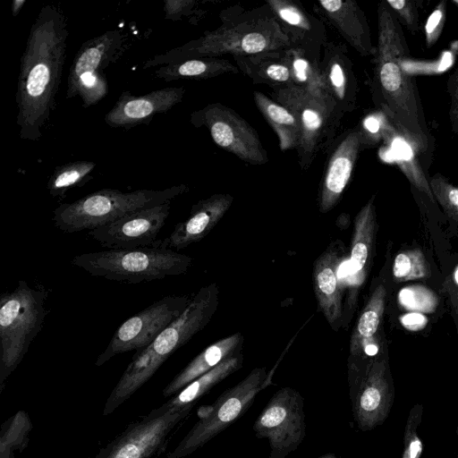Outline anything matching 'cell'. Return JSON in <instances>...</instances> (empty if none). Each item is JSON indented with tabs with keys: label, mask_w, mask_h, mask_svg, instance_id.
<instances>
[{
	"label": "cell",
	"mask_w": 458,
	"mask_h": 458,
	"mask_svg": "<svg viewBox=\"0 0 458 458\" xmlns=\"http://www.w3.org/2000/svg\"><path fill=\"white\" fill-rule=\"evenodd\" d=\"M68 35L62 8L52 4L41 7L20 62L16 123L23 140H38L49 123L65 63Z\"/></svg>",
	"instance_id": "obj_1"
},
{
	"label": "cell",
	"mask_w": 458,
	"mask_h": 458,
	"mask_svg": "<svg viewBox=\"0 0 458 458\" xmlns=\"http://www.w3.org/2000/svg\"><path fill=\"white\" fill-rule=\"evenodd\" d=\"M220 18V27L181 47L148 58L142 68L163 66L191 58L250 55L293 46L290 36L267 4L249 11L241 7L230 8L224 10Z\"/></svg>",
	"instance_id": "obj_2"
},
{
	"label": "cell",
	"mask_w": 458,
	"mask_h": 458,
	"mask_svg": "<svg viewBox=\"0 0 458 458\" xmlns=\"http://www.w3.org/2000/svg\"><path fill=\"white\" fill-rule=\"evenodd\" d=\"M378 38L376 47V83L380 105L394 124L428 147V135L415 85L404 69L409 49L400 23L386 1L377 8Z\"/></svg>",
	"instance_id": "obj_3"
},
{
	"label": "cell",
	"mask_w": 458,
	"mask_h": 458,
	"mask_svg": "<svg viewBox=\"0 0 458 458\" xmlns=\"http://www.w3.org/2000/svg\"><path fill=\"white\" fill-rule=\"evenodd\" d=\"M218 293L216 284L200 288L180 317L148 347L135 352L106 399L103 415H109L128 400L150 379L169 356L209 323L218 307Z\"/></svg>",
	"instance_id": "obj_4"
},
{
	"label": "cell",
	"mask_w": 458,
	"mask_h": 458,
	"mask_svg": "<svg viewBox=\"0 0 458 458\" xmlns=\"http://www.w3.org/2000/svg\"><path fill=\"white\" fill-rule=\"evenodd\" d=\"M187 191L189 187L185 184L129 192L102 189L73 202L59 205L53 211L52 220L55 226L64 233L89 231L132 212L171 202Z\"/></svg>",
	"instance_id": "obj_5"
},
{
	"label": "cell",
	"mask_w": 458,
	"mask_h": 458,
	"mask_svg": "<svg viewBox=\"0 0 458 458\" xmlns=\"http://www.w3.org/2000/svg\"><path fill=\"white\" fill-rule=\"evenodd\" d=\"M158 241L151 247L82 253L74 256L71 263L93 276L127 284L184 274L192 259L159 245Z\"/></svg>",
	"instance_id": "obj_6"
},
{
	"label": "cell",
	"mask_w": 458,
	"mask_h": 458,
	"mask_svg": "<svg viewBox=\"0 0 458 458\" xmlns=\"http://www.w3.org/2000/svg\"><path fill=\"white\" fill-rule=\"evenodd\" d=\"M47 291L20 280L0 298V387L15 370L43 327Z\"/></svg>",
	"instance_id": "obj_7"
},
{
	"label": "cell",
	"mask_w": 458,
	"mask_h": 458,
	"mask_svg": "<svg viewBox=\"0 0 458 458\" xmlns=\"http://www.w3.org/2000/svg\"><path fill=\"white\" fill-rule=\"evenodd\" d=\"M270 88L272 99L291 110L299 120L301 136L296 151L298 163L306 171L317 154L332 144L344 115L325 90L294 85Z\"/></svg>",
	"instance_id": "obj_8"
},
{
	"label": "cell",
	"mask_w": 458,
	"mask_h": 458,
	"mask_svg": "<svg viewBox=\"0 0 458 458\" xmlns=\"http://www.w3.org/2000/svg\"><path fill=\"white\" fill-rule=\"evenodd\" d=\"M266 368L253 369L242 380L224 391L165 458H183L206 445L241 418L259 393L270 385Z\"/></svg>",
	"instance_id": "obj_9"
},
{
	"label": "cell",
	"mask_w": 458,
	"mask_h": 458,
	"mask_svg": "<svg viewBox=\"0 0 458 458\" xmlns=\"http://www.w3.org/2000/svg\"><path fill=\"white\" fill-rule=\"evenodd\" d=\"M127 35L110 30L85 41L77 51L69 70L66 98L79 97L84 107L102 100L108 93L105 70L123 55Z\"/></svg>",
	"instance_id": "obj_10"
},
{
	"label": "cell",
	"mask_w": 458,
	"mask_h": 458,
	"mask_svg": "<svg viewBox=\"0 0 458 458\" xmlns=\"http://www.w3.org/2000/svg\"><path fill=\"white\" fill-rule=\"evenodd\" d=\"M349 396L353 419L369 431L387 419L394 401V386L386 360L349 359Z\"/></svg>",
	"instance_id": "obj_11"
},
{
	"label": "cell",
	"mask_w": 458,
	"mask_h": 458,
	"mask_svg": "<svg viewBox=\"0 0 458 458\" xmlns=\"http://www.w3.org/2000/svg\"><path fill=\"white\" fill-rule=\"evenodd\" d=\"M257 438L268 441V458H285L306 437L304 399L296 389L284 386L273 394L253 424Z\"/></svg>",
	"instance_id": "obj_12"
},
{
	"label": "cell",
	"mask_w": 458,
	"mask_h": 458,
	"mask_svg": "<svg viewBox=\"0 0 458 458\" xmlns=\"http://www.w3.org/2000/svg\"><path fill=\"white\" fill-rule=\"evenodd\" d=\"M190 301L186 295H166L129 318L116 329L95 365L102 366L117 354L148 347L182 315Z\"/></svg>",
	"instance_id": "obj_13"
},
{
	"label": "cell",
	"mask_w": 458,
	"mask_h": 458,
	"mask_svg": "<svg viewBox=\"0 0 458 458\" xmlns=\"http://www.w3.org/2000/svg\"><path fill=\"white\" fill-rule=\"evenodd\" d=\"M190 122L196 128L205 126L218 147L241 160L251 165L268 161L256 130L229 106L208 104L191 113Z\"/></svg>",
	"instance_id": "obj_14"
},
{
	"label": "cell",
	"mask_w": 458,
	"mask_h": 458,
	"mask_svg": "<svg viewBox=\"0 0 458 458\" xmlns=\"http://www.w3.org/2000/svg\"><path fill=\"white\" fill-rule=\"evenodd\" d=\"M190 411L164 403L131 423L95 458H149Z\"/></svg>",
	"instance_id": "obj_15"
},
{
	"label": "cell",
	"mask_w": 458,
	"mask_h": 458,
	"mask_svg": "<svg viewBox=\"0 0 458 458\" xmlns=\"http://www.w3.org/2000/svg\"><path fill=\"white\" fill-rule=\"evenodd\" d=\"M171 202L140 209L89 231V235L110 250L155 246L165 225Z\"/></svg>",
	"instance_id": "obj_16"
},
{
	"label": "cell",
	"mask_w": 458,
	"mask_h": 458,
	"mask_svg": "<svg viewBox=\"0 0 458 458\" xmlns=\"http://www.w3.org/2000/svg\"><path fill=\"white\" fill-rule=\"evenodd\" d=\"M367 142L362 127L356 126L338 140L327 161L318 194V208L327 213L340 200L352 177L359 152Z\"/></svg>",
	"instance_id": "obj_17"
},
{
	"label": "cell",
	"mask_w": 458,
	"mask_h": 458,
	"mask_svg": "<svg viewBox=\"0 0 458 458\" xmlns=\"http://www.w3.org/2000/svg\"><path fill=\"white\" fill-rule=\"evenodd\" d=\"M184 93L183 87L164 88L142 96L123 91L105 115V122L112 128L149 123L155 115L165 113L182 102Z\"/></svg>",
	"instance_id": "obj_18"
},
{
	"label": "cell",
	"mask_w": 458,
	"mask_h": 458,
	"mask_svg": "<svg viewBox=\"0 0 458 458\" xmlns=\"http://www.w3.org/2000/svg\"><path fill=\"white\" fill-rule=\"evenodd\" d=\"M323 50L320 70L325 89L344 115L356 106L358 85L353 64L344 43L327 41Z\"/></svg>",
	"instance_id": "obj_19"
},
{
	"label": "cell",
	"mask_w": 458,
	"mask_h": 458,
	"mask_svg": "<svg viewBox=\"0 0 458 458\" xmlns=\"http://www.w3.org/2000/svg\"><path fill=\"white\" fill-rule=\"evenodd\" d=\"M228 193H216L194 204L186 220L175 225L168 237L159 240L167 249L182 250L199 242L217 225L233 204Z\"/></svg>",
	"instance_id": "obj_20"
},
{
	"label": "cell",
	"mask_w": 458,
	"mask_h": 458,
	"mask_svg": "<svg viewBox=\"0 0 458 458\" xmlns=\"http://www.w3.org/2000/svg\"><path fill=\"white\" fill-rule=\"evenodd\" d=\"M343 247L329 246L316 260L313 268V286L319 310L332 328L341 327L343 318L342 289L340 284Z\"/></svg>",
	"instance_id": "obj_21"
},
{
	"label": "cell",
	"mask_w": 458,
	"mask_h": 458,
	"mask_svg": "<svg viewBox=\"0 0 458 458\" xmlns=\"http://www.w3.org/2000/svg\"><path fill=\"white\" fill-rule=\"evenodd\" d=\"M266 4L278 18L291 38L293 46L321 58L327 40L324 23L291 0H267Z\"/></svg>",
	"instance_id": "obj_22"
},
{
	"label": "cell",
	"mask_w": 458,
	"mask_h": 458,
	"mask_svg": "<svg viewBox=\"0 0 458 458\" xmlns=\"http://www.w3.org/2000/svg\"><path fill=\"white\" fill-rule=\"evenodd\" d=\"M319 9L345 41L360 55H375L365 13L353 0H320Z\"/></svg>",
	"instance_id": "obj_23"
},
{
	"label": "cell",
	"mask_w": 458,
	"mask_h": 458,
	"mask_svg": "<svg viewBox=\"0 0 458 458\" xmlns=\"http://www.w3.org/2000/svg\"><path fill=\"white\" fill-rule=\"evenodd\" d=\"M243 337L235 333L220 339L191 360L164 388L163 395L174 396L191 382L210 371L224 360L240 353Z\"/></svg>",
	"instance_id": "obj_24"
},
{
	"label": "cell",
	"mask_w": 458,
	"mask_h": 458,
	"mask_svg": "<svg viewBox=\"0 0 458 458\" xmlns=\"http://www.w3.org/2000/svg\"><path fill=\"white\" fill-rule=\"evenodd\" d=\"M376 228L374 197L359 211L354 220L350 251V282L360 284L372 251Z\"/></svg>",
	"instance_id": "obj_25"
},
{
	"label": "cell",
	"mask_w": 458,
	"mask_h": 458,
	"mask_svg": "<svg viewBox=\"0 0 458 458\" xmlns=\"http://www.w3.org/2000/svg\"><path fill=\"white\" fill-rule=\"evenodd\" d=\"M284 49L233 56V60L239 71L244 72L255 83H263L269 87L293 85L292 72L285 60Z\"/></svg>",
	"instance_id": "obj_26"
},
{
	"label": "cell",
	"mask_w": 458,
	"mask_h": 458,
	"mask_svg": "<svg viewBox=\"0 0 458 458\" xmlns=\"http://www.w3.org/2000/svg\"><path fill=\"white\" fill-rule=\"evenodd\" d=\"M254 102L270 124L282 151L297 149L301 141V125L296 115L287 107L259 91L253 92Z\"/></svg>",
	"instance_id": "obj_27"
},
{
	"label": "cell",
	"mask_w": 458,
	"mask_h": 458,
	"mask_svg": "<svg viewBox=\"0 0 458 458\" xmlns=\"http://www.w3.org/2000/svg\"><path fill=\"white\" fill-rule=\"evenodd\" d=\"M239 69L224 58H191L160 66L154 77L166 82L176 80H205L225 73H237Z\"/></svg>",
	"instance_id": "obj_28"
},
{
	"label": "cell",
	"mask_w": 458,
	"mask_h": 458,
	"mask_svg": "<svg viewBox=\"0 0 458 458\" xmlns=\"http://www.w3.org/2000/svg\"><path fill=\"white\" fill-rule=\"evenodd\" d=\"M242 353L235 354L224 360L216 368L196 378L165 403L176 410H191L199 398L215 386L240 369L242 366Z\"/></svg>",
	"instance_id": "obj_29"
},
{
	"label": "cell",
	"mask_w": 458,
	"mask_h": 458,
	"mask_svg": "<svg viewBox=\"0 0 458 458\" xmlns=\"http://www.w3.org/2000/svg\"><path fill=\"white\" fill-rule=\"evenodd\" d=\"M386 290L378 284L373 291L353 329L350 344L351 359H360L364 348L377 333L386 305Z\"/></svg>",
	"instance_id": "obj_30"
},
{
	"label": "cell",
	"mask_w": 458,
	"mask_h": 458,
	"mask_svg": "<svg viewBox=\"0 0 458 458\" xmlns=\"http://www.w3.org/2000/svg\"><path fill=\"white\" fill-rule=\"evenodd\" d=\"M393 143L396 162L403 173L417 190L435 202L428 181L416 159V148L421 149L423 146L397 127L396 131H394Z\"/></svg>",
	"instance_id": "obj_31"
},
{
	"label": "cell",
	"mask_w": 458,
	"mask_h": 458,
	"mask_svg": "<svg viewBox=\"0 0 458 458\" xmlns=\"http://www.w3.org/2000/svg\"><path fill=\"white\" fill-rule=\"evenodd\" d=\"M284 55L291 69L294 86L326 91L320 70L321 58L296 46L285 47Z\"/></svg>",
	"instance_id": "obj_32"
},
{
	"label": "cell",
	"mask_w": 458,
	"mask_h": 458,
	"mask_svg": "<svg viewBox=\"0 0 458 458\" xmlns=\"http://www.w3.org/2000/svg\"><path fill=\"white\" fill-rule=\"evenodd\" d=\"M96 165L92 161L79 160L56 166L47 184L48 193L53 198H65L70 190L82 186L92 178L90 174Z\"/></svg>",
	"instance_id": "obj_33"
},
{
	"label": "cell",
	"mask_w": 458,
	"mask_h": 458,
	"mask_svg": "<svg viewBox=\"0 0 458 458\" xmlns=\"http://www.w3.org/2000/svg\"><path fill=\"white\" fill-rule=\"evenodd\" d=\"M428 264L418 250L399 253L394 261L393 275L395 280L405 282L419 279L428 275Z\"/></svg>",
	"instance_id": "obj_34"
},
{
	"label": "cell",
	"mask_w": 458,
	"mask_h": 458,
	"mask_svg": "<svg viewBox=\"0 0 458 458\" xmlns=\"http://www.w3.org/2000/svg\"><path fill=\"white\" fill-rule=\"evenodd\" d=\"M5 426L1 434V458H10L13 446L15 449L21 445L31 428L29 416L21 411L6 421Z\"/></svg>",
	"instance_id": "obj_35"
},
{
	"label": "cell",
	"mask_w": 458,
	"mask_h": 458,
	"mask_svg": "<svg viewBox=\"0 0 458 458\" xmlns=\"http://www.w3.org/2000/svg\"><path fill=\"white\" fill-rule=\"evenodd\" d=\"M423 411L421 403H415L409 411L404 427L402 458H420L423 453V442L418 433Z\"/></svg>",
	"instance_id": "obj_36"
},
{
	"label": "cell",
	"mask_w": 458,
	"mask_h": 458,
	"mask_svg": "<svg viewBox=\"0 0 458 458\" xmlns=\"http://www.w3.org/2000/svg\"><path fill=\"white\" fill-rule=\"evenodd\" d=\"M428 181L435 199L445 214L458 223V187L439 173L430 176Z\"/></svg>",
	"instance_id": "obj_37"
},
{
	"label": "cell",
	"mask_w": 458,
	"mask_h": 458,
	"mask_svg": "<svg viewBox=\"0 0 458 458\" xmlns=\"http://www.w3.org/2000/svg\"><path fill=\"white\" fill-rule=\"evenodd\" d=\"M399 23L415 33L419 30V13L416 2L412 0H386Z\"/></svg>",
	"instance_id": "obj_38"
},
{
	"label": "cell",
	"mask_w": 458,
	"mask_h": 458,
	"mask_svg": "<svg viewBox=\"0 0 458 458\" xmlns=\"http://www.w3.org/2000/svg\"><path fill=\"white\" fill-rule=\"evenodd\" d=\"M199 2L197 0H164L165 19L173 21L193 15Z\"/></svg>",
	"instance_id": "obj_39"
},
{
	"label": "cell",
	"mask_w": 458,
	"mask_h": 458,
	"mask_svg": "<svg viewBox=\"0 0 458 458\" xmlns=\"http://www.w3.org/2000/svg\"><path fill=\"white\" fill-rule=\"evenodd\" d=\"M445 17V1H442L436 6V9L432 12L425 25V36L428 47L437 41L443 30Z\"/></svg>",
	"instance_id": "obj_40"
},
{
	"label": "cell",
	"mask_w": 458,
	"mask_h": 458,
	"mask_svg": "<svg viewBox=\"0 0 458 458\" xmlns=\"http://www.w3.org/2000/svg\"><path fill=\"white\" fill-rule=\"evenodd\" d=\"M447 88L451 98L450 119L453 131L458 134V70L450 75Z\"/></svg>",
	"instance_id": "obj_41"
},
{
	"label": "cell",
	"mask_w": 458,
	"mask_h": 458,
	"mask_svg": "<svg viewBox=\"0 0 458 458\" xmlns=\"http://www.w3.org/2000/svg\"><path fill=\"white\" fill-rule=\"evenodd\" d=\"M403 324L410 329H419L422 327L427 320L426 318L418 313L406 314L402 318Z\"/></svg>",
	"instance_id": "obj_42"
},
{
	"label": "cell",
	"mask_w": 458,
	"mask_h": 458,
	"mask_svg": "<svg viewBox=\"0 0 458 458\" xmlns=\"http://www.w3.org/2000/svg\"><path fill=\"white\" fill-rule=\"evenodd\" d=\"M25 3L26 0H13L12 2L11 11L13 17H16L19 14Z\"/></svg>",
	"instance_id": "obj_43"
},
{
	"label": "cell",
	"mask_w": 458,
	"mask_h": 458,
	"mask_svg": "<svg viewBox=\"0 0 458 458\" xmlns=\"http://www.w3.org/2000/svg\"><path fill=\"white\" fill-rule=\"evenodd\" d=\"M318 458H344V457L339 456L334 453H327V454H325Z\"/></svg>",
	"instance_id": "obj_44"
},
{
	"label": "cell",
	"mask_w": 458,
	"mask_h": 458,
	"mask_svg": "<svg viewBox=\"0 0 458 458\" xmlns=\"http://www.w3.org/2000/svg\"><path fill=\"white\" fill-rule=\"evenodd\" d=\"M454 280L458 284V267H456L454 272Z\"/></svg>",
	"instance_id": "obj_45"
},
{
	"label": "cell",
	"mask_w": 458,
	"mask_h": 458,
	"mask_svg": "<svg viewBox=\"0 0 458 458\" xmlns=\"http://www.w3.org/2000/svg\"><path fill=\"white\" fill-rule=\"evenodd\" d=\"M452 2L458 6V0H453Z\"/></svg>",
	"instance_id": "obj_46"
},
{
	"label": "cell",
	"mask_w": 458,
	"mask_h": 458,
	"mask_svg": "<svg viewBox=\"0 0 458 458\" xmlns=\"http://www.w3.org/2000/svg\"><path fill=\"white\" fill-rule=\"evenodd\" d=\"M455 433H456V435L458 436V426H457V428H456V429H455Z\"/></svg>",
	"instance_id": "obj_47"
}]
</instances>
